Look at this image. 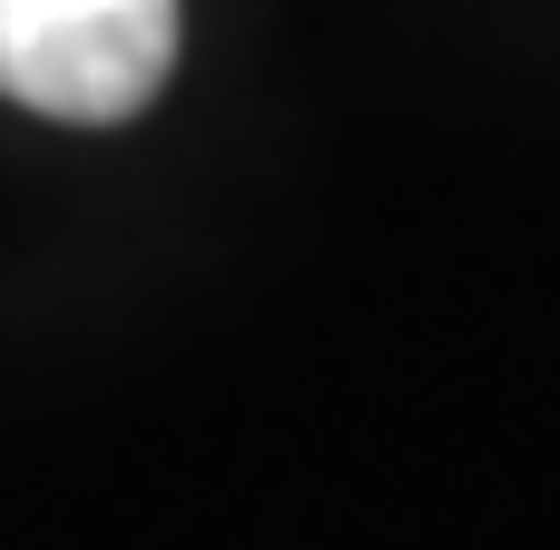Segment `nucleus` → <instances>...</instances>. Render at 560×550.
Segmentation results:
<instances>
[{
    "instance_id": "nucleus-1",
    "label": "nucleus",
    "mask_w": 560,
    "mask_h": 550,
    "mask_svg": "<svg viewBox=\"0 0 560 550\" xmlns=\"http://www.w3.org/2000/svg\"><path fill=\"white\" fill-rule=\"evenodd\" d=\"M177 69V0H0V98L59 128L138 118Z\"/></svg>"
}]
</instances>
